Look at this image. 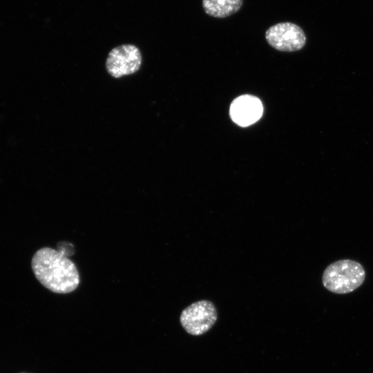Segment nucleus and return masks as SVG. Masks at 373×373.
I'll return each instance as SVG.
<instances>
[{
  "mask_svg": "<svg viewBox=\"0 0 373 373\" xmlns=\"http://www.w3.org/2000/svg\"><path fill=\"white\" fill-rule=\"evenodd\" d=\"M31 266L36 278L52 292L70 293L79 284L75 265L61 249L41 248L35 253Z\"/></svg>",
  "mask_w": 373,
  "mask_h": 373,
  "instance_id": "nucleus-1",
  "label": "nucleus"
},
{
  "mask_svg": "<svg viewBox=\"0 0 373 373\" xmlns=\"http://www.w3.org/2000/svg\"><path fill=\"white\" fill-rule=\"evenodd\" d=\"M365 271L354 260L342 259L329 264L324 270L322 283L328 291L345 294L354 291L364 283Z\"/></svg>",
  "mask_w": 373,
  "mask_h": 373,
  "instance_id": "nucleus-2",
  "label": "nucleus"
},
{
  "mask_svg": "<svg viewBox=\"0 0 373 373\" xmlns=\"http://www.w3.org/2000/svg\"><path fill=\"white\" fill-rule=\"evenodd\" d=\"M217 318L218 313L214 304L209 300H202L183 309L180 321L187 333L199 336L209 331Z\"/></svg>",
  "mask_w": 373,
  "mask_h": 373,
  "instance_id": "nucleus-3",
  "label": "nucleus"
},
{
  "mask_svg": "<svg viewBox=\"0 0 373 373\" xmlns=\"http://www.w3.org/2000/svg\"><path fill=\"white\" fill-rule=\"evenodd\" d=\"M268 44L274 48L284 52H294L302 49L306 43L303 29L291 22L276 23L265 32Z\"/></svg>",
  "mask_w": 373,
  "mask_h": 373,
  "instance_id": "nucleus-4",
  "label": "nucleus"
},
{
  "mask_svg": "<svg viewBox=\"0 0 373 373\" xmlns=\"http://www.w3.org/2000/svg\"><path fill=\"white\" fill-rule=\"evenodd\" d=\"M142 64V55L137 47L123 44L113 48L106 61V70L114 78L136 73Z\"/></svg>",
  "mask_w": 373,
  "mask_h": 373,
  "instance_id": "nucleus-5",
  "label": "nucleus"
},
{
  "mask_svg": "<svg viewBox=\"0 0 373 373\" xmlns=\"http://www.w3.org/2000/svg\"><path fill=\"white\" fill-rule=\"evenodd\" d=\"M261 101L251 95H243L236 98L230 106V117L238 125L245 127L258 121L262 115Z\"/></svg>",
  "mask_w": 373,
  "mask_h": 373,
  "instance_id": "nucleus-6",
  "label": "nucleus"
},
{
  "mask_svg": "<svg viewBox=\"0 0 373 373\" xmlns=\"http://www.w3.org/2000/svg\"><path fill=\"white\" fill-rule=\"evenodd\" d=\"M243 0H202V7L208 15L216 18H224L238 12Z\"/></svg>",
  "mask_w": 373,
  "mask_h": 373,
  "instance_id": "nucleus-7",
  "label": "nucleus"
},
{
  "mask_svg": "<svg viewBox=\"0 0 373 373\" xmlns=\"http://www.w3.org/2000/svg\"><path fill=\"white\" fill-rule=\"evenodd\" d=\"M20 373H28V372H20Z\"/></svg>",
  "mask_w": 373,
  "mask_h": 373,
  "instance_id": "nucleus-8",
  "label": "nucleus"
}]
</instances>
